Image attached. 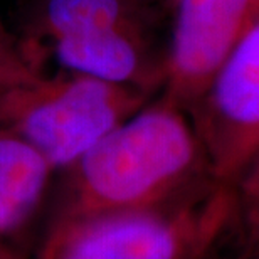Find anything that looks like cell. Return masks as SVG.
<instances>
[{"label": "cell", "instance_id": "obj_1", "mask_svg": "<svg viewBox=\"0 0 259 259\" xmlns=\"http://www.w3.org/2000/svg\"><path fill=\"white\" fill-rule=\"evenodd\" d=\"M69 172L61 221L162 209L209 172L189 113L163 95L91 147Z\"/></svg>", "mask_w": 259, "mask_h": 259}, {"label": "cell", "instance_id": "obj_2", "mask_svg": "<svg viewBox=\"0 0 259 259\" xmlns=\"http://www.w3.org/2000/svg\"><path fill=\"white\" fill-rule=\"evenodd\" d=\"M237 214L234 185L214 182L162 209L59 221L39 259H202Z\"/></svg>", "mask_w": 259, "mask_h": 259}, {"label": "cell", "instance_id": "obj_3", "mask_svg": "<svg viewBox=\"0 0 259 259\" xmlns=\"http://www.w3.org/2000/svg\"><path fill=\"white\" fill-rule=\"evenodd\" d=\"M148 100L137 88L77 72L40 74L0 93V130L66 170Z\"/></svg>", "mask_w": 259, "mask_h": 259}, {"label": "cell", "instance_id": "obj_4", "mask_svg": "<svg viewBox=\"0 0 259 259\" xmlns=\"http://www.w3.org/2000/svg\"><path fill=\"white\" fill-rule=\"evenodd\" d=\"M212 180L234 185L259 153V20L189 111Z\"/></svg>", "mask_w": 259, "mask_h": 259}, {"label": "cell", "instance_id": "obj_5", "mask_svg": "<svg viewBox=\"0 0 259 259\" xmlns=\"http://www.w3.org/2000/svg\"><path fill=\"white\" fill-rule=\"evenodd\" d=\"M172 32L165 51L163 96L190 111L212 77L259 20V0H168Z\"/></svg>", "mask_w": 259, "mask_h": 259}, {"label": "cell", "instance_id": "obj_6", "mask_svg": "<svg viewBox=\"0 0 259 259\" xmlns=\"http://www.w3.org/2000/svg\"><path fill=\"white\" fill-rule=\"evenodd\" d=\"M155 9L142 0H34L30 29L49 42L103 32L153 34Z\"/></svg>", "mask_w": 259, "mask_h": 259}, {"label": "cell", "instance_id": "obj_7", "mask_svg": "<svg viewBox=\"0 0 259 259\" xmlns=\"http://www.w3.org/2000/svg\"><path fill=\"white\" fill-rule=\"evenodd\" d=\"M53 172L30 145L0 130V259L37 210Z\"/></svg>", "mask_w": 259, "mask_h": 259}, {"label": "cell", "instance_id": "obj_8", "mask_svg": "<svg viewBox=\"0 0 259 259\" xmlns=\"http://www.w3.org/2000/svg\"><path fill=\"white\" fill-rule=\"evenodd\" d=\"M37 56L9 32L0 17V93L40 76Z\"/></svg>", "mask_w": 259, "mask_h": 259}, {"label": "cell", "instance_id": "obj_9", "mask_svg": "<svg viewBox=\"0 0 259 259\" xmlns=\"http://www.w3.org/2000/svg\"><path fill=\"white\" fill-rule=\"evenodd\" d=\"M239 204V214L244 217L249 236L259 227V153L244 168L241 177L234 184Z\"/></svg>", "mask_w": 259, "mask_h": 259}, {"label": "cell", "instance_id": "obj_10", "mask_svg": "<svg viewBox=\"0 0 259 259\" xmlns=\"http://www.w3.org/2000/svg\"><path fill=\"white\" fill-rule=\"evenodd\" d=\"M249 259H259V227L251 236V256Z\"/></svg>", "mask_w": 259, "mask_h": 259}, {"label": "cell", "instance_id": "obj_11", "mask_svg": "<svg viewBox=\"0 0 259 259\" xmlns=\"http://www.w3.org/2000/svg\"><path fill=\"white\" fill-rule=\"evenodd\" d=\"M142 2L148 4V5H153V7H157L158 4H162V2H168V0H142Z\"/></svg>", "mask_w": 259, "mask_h": 259}]
</instances>
